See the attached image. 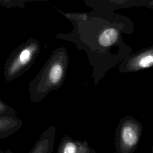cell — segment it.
Instances as JSON below:
<instances>
[{"label": "cell", "instance_id": "8", "mask_svg": "<svg viewBox=\"0 0 153 153\" xmlns=\"http://www.w3.org/2000/svg\"><path fill=\"white\" fill-rule=\"evenodd\" d=\"M118 31L114 27H106L102 30L97 36V42L102 47L112 45L118 39Z\"/></svg>", "mask_w": 153, "mask_h": 153}, {"label": "cell", "instance_id": "4", "mask_svg": "<svg viewBox=\"0 0 153 153\" xmlns=\"http://www.w3.org/2000/svg\"><path fill=\"white\" fill-rule=\"evenodd\" d=\"M56 153H97L86 140L73 139L68 134L62 138Z\"/></svg>", "mask_w": 153, "mask_h": 153}, {"label": "cell", "instance_id": "6", "mask_svg": "<svg viewBox=\"0 0 153 153\" xmlns=\"http://www.w3.org/2000/svg\"><path fill=\"white\" fill-rule=\"evenodd\" d=\"M153 66V48L147 49L133 56L127 62L128 71H137Z\"/></svg>", "mask_w": 153, "mask_h": 153}, {"label": "cell", "instance_id": "10", "mask_svg": "<svg viewBox=\"0 0 153 153\" xmlns=\"http://www.w3.org/2000/svg\"><path fill=\"white\" fill-rule=\"evenodd\" d=\"M4 153H13V151L9 149H5L4 151Z\"/></svg>", "mask_w": 153, "mask_h": 153}, {"label": "cell", "instance_id": "12", "mask_svg": "<svg viewBox=\"0 0 153 153\" xmlns=\"http://www.w3.org/2000/svg\"><path fill=\"white\" fill-rule=\"evenodd\" d=\"M151 152H152V153H153V146H152V149H151Z\"/></svg>", "mask_w": 153, "mask_h": 153}, {"label": "cell", "instance_id": "5", "mask_svg": "<svg viewBox=\"0 0 153 153\" xmlns=\"http://www.w3.org/2000/svg\"><path fill=\"white\" fill-rule=\"evenodd\" d=\"M56 128L50 126L42 131L28 153H52L56 139Z\"/></svg>", "mask_w": 153, "mask_h": 153}, {"label": "cell", "instance_id": "11", "mask_svg": "<svg viewBox=\"0 0 153 153\" xmlns=\"http://www.w3.org/2000/svg\"><path fill=\"white\" fill-rule=\"evenodd\" d=\"M4 149H0V153H4Z\"/></svg>", "mask_w": 153, "mask_h": 153}, {"label": "cell", "instance_id": "7", "mask_svg": "<svg viewBox=\"0 0 153 153\" xmlns=\"http://www.w3.org/2000/svg\"><path fill=\"white\" fill-rule=\"evenodd\" d=\"M22 126V120L17 116H0V139L14 134Z\"/></svg>", "mask_w": 153, "mask_h": 153}, {"label": "cell", "instance_id": "9", "mask_svg": "<svg viewBox=\"0 0 153 153\" xmlns=\"http://www.w3.org/2000/svg\"><path fill=\"white\" fill-rule=\"evenodd\" d=\"M0 116H16V111L0 99Z\"/></svg>", "mask_w": 153, "mask_h": 153}, {"label": "cell", "instance_id": "3", "mask_svg": "<svg viewBox=\"0 0 153 153\" xmlns=\"http://www.w3.org/2000/svg\"><path fill=\"white\" fill-rule=\"evenodd\" d=\"M143 127L136 120L127 117L123 119L116 129L115 149L117 153H133L137 148Z\"/></svg>", "mask_w": 153, "mask_h": 153}, {"label": "cell", "instance_id": "2", "mask_svg": "<svg viewBox=\"0 0 153 153\" xmlns=\"http://www.w3.org/2000/svg\"><path fill=\"white\" fill-rule=\"evenodd\" d=\"M40 50L39 41L33 38L16 47L5 62L4 75L6 81H13L26 72L34 63Z\"/></svg>", "mask_w": 153, "mask_h": 153}, {"label": "cell", "instance_id": "1", "mask_svg": "<svg viewBox=\"0 0 153 153\" xmlns=\"http://www.w3.org/2000/svg\"><path fill=\"white\" fill-rule=\"evenodd\" d=\"M68 65L69 56L66 48L55 49L29 83L30 100L33 103L39 102L50 92L60 88L65 81Z\"/></svg>", "mask_w": 153, "mask_h": 153}]
</instances>
